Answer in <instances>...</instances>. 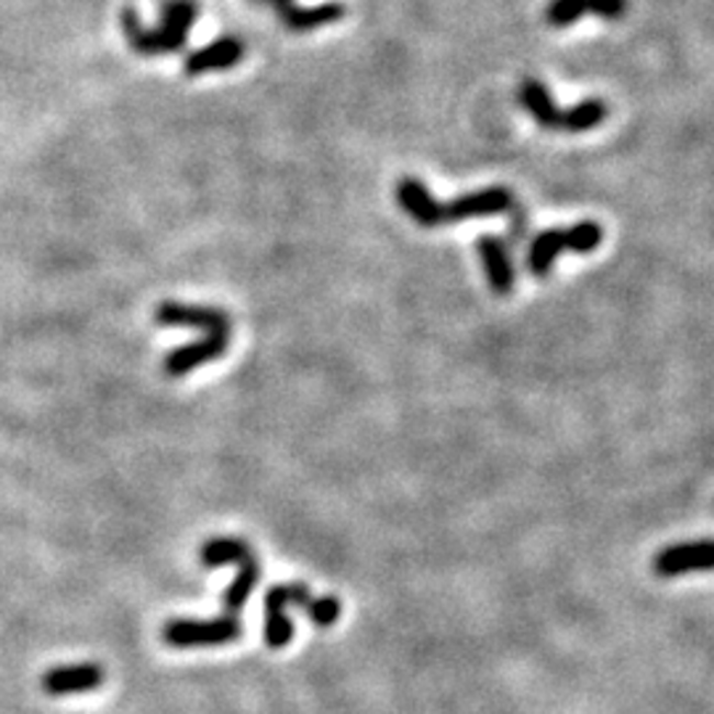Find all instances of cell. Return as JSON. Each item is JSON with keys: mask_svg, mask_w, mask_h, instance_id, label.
<instances>
[{"mask_svg": "<svg viewBox=\"0 0 714 714\" xmlns=\"http://www.w3.org/2000/svg\"><path fill=\"white\" fill-rule=\"evenodd\" d=\"M268 3L272 5V9H276V14H278V16H283L286 11L291 9V5H297L294 0H268Z\"/></svg>", "mask_w": 714, "mask_h": 714, "instance_id": "17", "label": "cell"}, {"mask_svg": "<svg viewBox=\"0 0 714 714\" xmlns=\"http://www.w3.org/2000/svg\"><path fill=\"white\" fill-rule=\"evenodd\" d=\"M313 599L308 585L302 582H281V585H272L268 593H265V643L270 648H283L289 646L291 638H294V622L289 616V606L304 609Z\"/></svg>", "mask_w": 714, "mask_h": 714, "instance_id": "7", "label": "cell"}, {"mask_svg": "<svg viewBox=\"0 0 714 714\" xmlns=\"http://www.w3.org/2000/svg\"><path fill=\"white\" fill-rule=\"evenodd\" d=\"M199 16L197 0H165L161 3V19L154 30L143 27L138 14L125 9L120 16L122 32L127 45L138 56H167L175 51H183L188 41V30L193 27Z\"/></svg>", "mask_w": 714, "mask_h": 714, "instance_id": "2", "label": "cell"}, {"mask_svg": "<svg viewBox=\"0 0 714 714\" xmlns=\"http://www.w3.org/2000/svg\"><path fill=\"white\" fill-rule=\"evenodd\" d=\"M103 667L93 661L82 665H62L43 674L41 685L48 696H75V693H88L103 685Z\"/></svg>", "mask_w": 714, "mask_h": 714, "instance_id": "13", "label": "cell"}, {"mask_svg": "<svg viewBox=\"0 0 714 714\" xmlns=\"http://www.w3.org/2000/svg\"><path fill=\"white\" fill-rule=\"evenodd\" d=\"M627 9L629 0H550L545 9V22L556 30L571 27L588 14L606 19V22H620Z\"/></svg>", "mask_w": 714, "mask_h": 714, "instance_id": "10", "label": "cell"}, {"mask_svg": "<svg viewBox=\"0 0 714 714\" xmlns=\"http://www.w3.org/2000/svg\"><path fill=\"white\" fill-rule=\"evenodd\" d=\"M302 612L308 614L317 627H331L336 620H339L342 603H339V599H336V595H323V599H315V595H313V599H310V603L302 609Z\"/></svg>", "mask_w": 714, "mask_h": 714, "instance_id": "16", "label": "cell"}, {"mask_svg": "<svg viewBox=\"0 0 714 714\" xmlns=\"http://www.w3.org/2000/svg\"><path fill=\"white\" fill-rule=\"evenodd\" d=\"M154 321L159 326H183L199 331H233L231 317L217 308H201V304L183 302H161L154 310Z\"/></svg>", "mask_w": 714, "mask_h": 714, "instance_id": "11", "label": "cell"}, {"mask_svg": "<svg viewBox=\"0 0 714 714\" xmlns=\"http://www.w3.org/2000/svg\"><path fill=\"white\" fill-rule=\"evenodd\" d=\"M477 255L482 259V268L490 289L498 297H509L516 286V270L514 257H511V246L503 238L482 236L477 242Z\"/></svg>", "mask_w": 714, "mask_h": 714, "instance_id": "14", "label": "cell"}, {"mask_svg": "<svg viewBox=\"0 0 714 714\" xmlns=\"http://www.w3.org/2000/svg\"><path fill=\"white\" fill-rule=\"evenodd\" d=\"M400 210L421 228H443L469 217H490V214H511L516 207L514 193L503 186L484 188V191L466 193L453 201H439L428 193L419 178H402L394 188Z\"/></svg>", "mask_w": 714, "mask_h": 714, "instance_id": "1", "label": "cell"}, {"mask_svg": "<svg viewBox=\"0 0 714 714\" xmlns=\"http://www.w3.org/2000/svg\"><path fill=\"white\" fill-rule=\"evenodd\" d=\"M231 347V331H207L204 336L191 344H183V347L170 349L161 362V371H165L170 379H183L197 368L207 366V362L220 360Z\"/></svg>", "mask_w": 714, "mask_h": 714, "instance_id": "8", "label": "cell"}, {"mask_svg": "<svg viewBox=\"0 0 714 714\" xmlns=\"http://www.w3.org/2000/svg\"><path fill=\"white\" fill-rule=\"evenodd\" d=\"M603 244V228L593 220L574 223L569 228H548L529 242L527 268L535 278H548L561 255H593Z\"/></svg>", "mask_w": 714, "mask_h": 714, "instance_id": "5", "label": "cell"}, {"mask_svg": "<svg viewBox=\"0 0 714 714\" xmlns=\"http://www.w3.org/2000/svg\"><path fill=\"white\" fill-rule=\"evenodd\" d=\"M518 107L527 112L532 120L543 130H554V133H588L603 125L609 116V103L603 99H585L574 107L561 109L556 107L554 96L543 86L537 77H524L516 90Z\"/></svg>", "mask_w": 714, "mask_h": 714, "instance_id": "3", "label": "cell"}, {"mask_svg": "<svg viewBox=\"0 0 714 714\" xmlns=\"http://www.w3.org/2000/svg\"><path fill=\"white\" fill-rule=\"evenodd\" d=\"M654 571L659 577H680L693 571H714V540L678 543L659 550L654 558Z\"/></svg>", "mask_w": 714, "mask_h": 714, "instance_id": "9", "label": "cell"}, {"mask_svg": "<svg viewBox=\"0 0 714 714\" xmlns=\"http://www.w3.org/2000/svg\"><path fill=\"white\" fill-rule=\"evenodd\" d=\"M244 627L238 616L223 614L217 620H170L161 627V640L172 648L225 646L242 638Z\"/></svg>", "mask_w": 714, "mask_h": 714, "instance_id": "6", "label": "cell"}, {"mask_svg": "<svg viewBox=\"0 0 714 714\" xmlns=\"http://www.w3.org/2000/svg\"><path fill=\"white\" fill-rule=\"evenodd\" d=\"M199 558L204 567H223V564H236V580L231 582V588L223 595L225 614L236 616L244 612L246 601L255 593L259 580V561L255 550L249 548V543L238 540V537H212L201 545Z\"/></svg>", "mask_w": 714, "mask_h": 714, "instance_id": "4", "label": "cell"}, {"mask_svg": "<svg viewBox=\"0 0 714 714\" xmlns=\"http://www.w3.org/2000/svg\"><path fill=\"white\" fill-rule=\"evenodd\" d=\"M246 56V41L238 35H220L214 37L210 45L193 51L191 56L186 58L183 71L188 77L207 75V71H220L236 67L238 62Z\"/></svg>", "mask_w": 714, "mask_h": 714, "instance_id": "12", "label": "cell"}, {"mask_svg": "<svg viewBox=\"0 0 714 714\" xmlns=\"http://www.w3.org/2000/svg\"><path fill=\"white\" fill-rule=\"evenodd\" d=\"M344 5L342 3H326L315 5V9H302V5H291L283 16H278L291 32H310L326 24L342 22Z\"/></svg>", "mask_w": 714, "mask_h": 714, "instance_id": "15", "label": "cell"}]
</instances>
